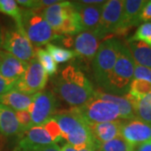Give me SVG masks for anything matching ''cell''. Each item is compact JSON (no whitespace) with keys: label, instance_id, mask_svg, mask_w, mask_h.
<instances>
[{"label":"cell","instance_id":"e0dca14e","mask_svg":"<svg viewBox=\"0 0 151 151\" xmlns=\"http://www.w3.org/2000/svg\"><path fill=\"white\" fill-rule=\"evenodd\" d=\"M32 102L33 95H28L14 89L0 95V104L9 107L15 112L29 111Z\"/></svg>","mask_w":151,"mask_h":151},{"label":"cell","instance_id":"9c48e42d","mask_svg":"<svg viewBox=\"0 0 151 151\" xmlns=\"http://www.w3.org/2000/svg\"><path fill=\"white\" fill-rule=\"evenodd\" d=\"M47 81L48 74L35 58L29 62L26 71L16 81L14 90L28 95H35L43 90Z\"/></svg>","mask_w":151,"mask_h":151},{"label":"cell","instance_id":"30bf717a","mask_svg":"<svg viewBox=\"0 0 151 151\" xmlns=\"http://www.w3.org/2000/svg\"><path fill=\"white\" fill-rule=\"evenodd\" d=\"M56 108V98L50 91H41L33 95V102L29 109L32 127L41 126L53 117Z\"/></svg>","mask_w":151,"mask_h":151},{"label":"cell","instance_id":"f1b7e54d","mask_svg":"<svg viewBox=\"0 0 151 151\" xmlns=\"http://www.w3.org/2000/svg\"><path fill=\"white\" fill-rule=\"evenodd\" d=\"M133 149L121 136H118L112 140L100 144V151H130Z\"/></svg>","mask_w":151,"mask_h":151},{"label":"cell","instance_id":"9a60e30c","mask_svg":"<svg viewBox=\"0 0 151 151\" xmlns=\"http://www.w3.org/2000/svg\"><path fill=\"white\" fill-rule=\"evenodd\" d=\"M99 39L92 31H82L74 40V51L77 57L86 61H92L99 48Z\"/></svg>","mask_w":151,"mask_h":151},{"label":"cell","instance_id":"277c9868","mask_svg":"<svg viewBox=\"0 0 151 151\" xmlns=\"http://www.w3.org/2000/svg\"><path fill=\"white\" fill-rule=\"evenodd\" d=\"M22 28L33 45L40 47L61 38L44 18L40 10L22 9Z\"/></svg>","mask_w":151,"mask_h":151},{"label":"cell","instance_id":"ba28073f","mask_svg":"<svg viewBox=\"0 0 151 151\" xmlns=\"http://www.w3.org/2000/svg\"><path fill=\"white\" fill-rule=\"evenodd\" d=\"M123 4L121 0H109L103 4L99 24L94 34L98 39L108 35L120 32L123 20Z\"/></svg>","mask_w":151,"mask_h":151},{"label":"cell","instance_id":"836d02e7","mask_svg":"<svg viewBox=\"0 0 151 151\" xmlns=\"http://www.w3.org/2000/svg\"><path fill=\"white\" fill-rule=\"evenodd\" d=\"M15 83H16V81L7 79L5 77H4L0 73V95L9 92L11 90H14Z\"/></svg>","mask_w":151,"mask_h":151},{"label":"cell","instance_id":"484cf974","mask_svg":"<svg viewBox=\"0 0 151 151\" xmlns=\"http://www.w3.org/2000/svg\"><path fill=\"white\" fill-rule=\"evenodd\" d=\"M45 47H46L45 50L53 57V59L56 63H64L77 56V55L74 50L60 47L52 43L47 44Z\"/></svg>","mask_w":151,"mask_h":151},{"label":"cell","instance_id":"d6986e66","mask_svg":"<svg viewBox=\"0 0 151 151\" xmlns=\"http://www.w3.org/2000/svg\"><path fill=\"white\" fill-rule=\"evenodd\" d=\"M121 123L122 121L116 120L113 122L92 124L89 127L95 139L99 144H103L120 136Z\"/></svg>","mask_w":151,"mask_h":151},{"label":"cell","instance_id":"44dd1931","mask_svg":"<svg viewBox=\"0 0 151 151\" xmlns=\"http://www.w3.org/2000/svg\"><path fill=\"white\" fill-rule=\"evenodd\" d=\"M20 140L29 145L38 146H45L55 144V142L49 134L44 126H36L32 127L27 131L24 132L20 135Z\"/></svg>","mask_w":151,"mask_h":151},{"label":"cell","instance_id":"8fae6325","mask_svg":"<svg viewBox=\"0 0 151 151\" xmlns=\"http://www.w3.org/2000/svg\"><path fill=\"white\" fill-rule=\"evenodd\" d=\"M120 136L134 148L151 140V126L137 119L124 120L121 123Z\"/></svg>","mask_w":151,"mask_h":151},{"label":"cell","instance_id":"8d00e7d4","mask_svg":"<svg viewBox=\"0 0 151 151\" xmlns=\"http://www.w3.org/2000/svg\"><path fill=\"white\" fill-rule=\"evenodd\" d=\"M134 151H151V140L145 142L134 147Z\"/></svg>","mask_w":151,"mask_h":151},{"label":"cell","instance_id":"d590c367","mask_svg":"<svg viewBox=\"0 0 151 151\" xmlns=\"http://www.w3.org/2000/svg\"><path fill=\"white\" fill-rule=\"evenodd\" d=\"M98 150L97 147L95 146H88L83 149H76L69 144H66L60 148V151H97Z\"/></svg>","mask_w":151,"mask_h":151},{"label":"cell","instance_id":"5b68a950","mask_svg":"<svg viewBox=\"0 0 151 151\" xmlns=\"http://www.w3.org/2000/svg\"><path fill=\"white\" fill-rule=\"evenodd\" d=\"M121 41L117 38H108L99 45L92 60L94 79L97 85L103 88L116 63Z\"/></svg>","mask_w":151,"mask_h":151},{"label":"cell","instance_id":"7a4b0ae2","mask_svg":"<svg viewBox=\"0 0 151 151\" xmlns=\"http://www.w3.org/2000/svg\"><path fill=\"white\" fill-rule=\"evenodd\" d=\"M57 122L62 138L76 149L95 146L99 150L100 144L92 135L89 125L72 109L52 117Z\"/></svg>","mask_w":151,"mask_h":151},{"label":"cell","instance_id":"4fadbf2b","mask_svg":"<svg viewBox=\"0 0 151 151\" xmlns=\"http://www.w3.org/2000/svg\"><path fill=\"white\" fill-rule=\"evenodd\" d=\"M80 18L83 31L94 32L99 24L103 4H85L81 1L72 2Z\"/></svg>","mask_w":151,"mask_h":151},{"label":"cell","instance_id":"3957f363","mask_svg":"<svg viewBox=\"0 0 151 151\" xmlns=\"http://www.w3.org/2000/svg\"><path fill=\"white\" fill-rule=\"evenodd\" d=\"M135 61L127 45L121 42L116 63L108 76L103 90L107 93L125 96L134 80Z\"/></svg>","mask_w":151,"mask_h":151},{"label":"cell","instance_id":"83f0119b","mask_svg":"<svg viewBox=\"0 0 151 151\" xmlns=\"http://www.w3.org/2000/svg\"><path fill=\"white\" fill-rule=\"evenodd\" d=\"M135 41L146 44L151 47V22L141 24L134 34L128 40V42Z\"/></svg>","mask_w":151,"mask_h":151},{"label":"cell","instance_id":"d4e9b609","mask_svg":"<svg viewBox=\"0 0 151 151\" xmlns=\"http://www.w3.org/2000/svg\"><path fill=\"white\" fill-rule=\"evenodd\" d=\"M151 93V84L140 79H134L130 84L127 96L134 100H140Z\"/></svg>","mask_w":151,"mask_h":151},{"label":"cell","instance_id":"6da1fadb","mask_svg":"<svg viewBox=\"0 0 151 151\" xmlns=\"http://www.w3.org/2000/svg\"><path fill=\"white\" fill-rule=\"evenodd\" d=\"M55 92L70 106L80 107L94 95V88L77 65H68L53 79Z\"/></svg>","mask_w":151,"mask_h":151},{"label":"cell","instance_id":"52a82bcc","mask_svg":"<svg viewBox=\"0 0 151 151\" xmlns=\"http://www.w3.org/2000/svg\"><path fill=\"white\" fill-rule=\"evenodd\" d=\"M2 48L15 57L26 62L35 59V50L24 32L18 28L8 29L3 36Z\"/></svg>","mask_w":151,"mask_h":151},{"label":"cell","instance_id":"cb8c5ba5","mask_svg":"<svg viewBox=\"0 0 151 151\" xmlns=\"http://www.w3.org/2000/svg\"><path fill=\"white\" fill-rule=\"evenodd\" d=\"M0 12L12 17L16 23V27L24 32L22 28V9L15 0H0Z\"/></svg>","mask_w":151,"mask_h":151},{"label":"cell","instance_id":"7c38bea8","mask_svg":"<svg viewBox=\"0 0 151 151\" xmlns=\"http://www.w3.org/2000/svg\"><path fill=\"white\" fill-rule=\"evenodd\" d=\"M73 9L74 5L72 2L60 1L58 4L45 8L40 12L55 32L60 35L65 19Z\"/></svg>","mask_w":151,"mask_h":151},{"label":"cell","instance_id":"5bb4252c","mask_svg":"<svg viewBox=\"0 0 151 151\" xmlns=\"http://www.w3.org/2000/svg\"><path fill=\"white\" fill-rule=\"evenodd\" d=\"M29 62L15 57L10 53L0 50V73L4 77L17 81L24 74Z\"/></svg>","mask_w":151,"mask_h":151},{"label":"cell","instance_id":"4dcf8cb0","mask_svg":"<svg viewBox=\"0 0 151 151\" xmlns=\"http://www.w3.org/2000/svg\"><path fill=\"white\" fill-rule=\"evenodd\" d=\"M42 126H44V128L48 131L50 134L51 135V137L53 138L55 144H57L58 142H60L63 139L59 125L53 118L50 119L45 123H44Z\"/></svg>","mask_w":151,"mask_h":151},{"label":"cell","instance_id":"ffe728a7","mask_svg":"<svg viewBox=\"0 0 151 151\" xmlns=\"http://www.w3.org/2000/svg\"><path fill=\"white\" fill-rule=\"evenodd\" d=\"M93 96L104 101L115 103L119 107V111H120V119H124V120H131V119H136L133 106L129 101V99L125 96H117V95L109 94V93L101 92V91H97V92L95 91Z\"/></svg>","mask_w":151,"mask_h":151},{"label":"cell","instance_id":"f546056e","mask_svg":"<svg viewBox=\"0 0 151 151\" xmlns=\"http://www.w3.org/2000/svg\"><path fill=\"white\" fill-rule=\"evenodd\" d=\"M14 151H60V147L57 144H52L49 145L38 146L29 145L19 141V145Z\"/></svg>","mask_w":151,"mask_h":151},{"label":"cell","instance_id":"74e56055","mask_svg":"<svg viewBox=\"0 0 151 151\" xmlns=\"http://www.w3.org/2000/svg\"><path fill=\"white\" fill-rule=\"evenodd\" d=\"M2 43H3V35H2V32L0 30V47L2 46Z\"/></svg>","mask_w":151,"mask_h":151},{"label":"cell","instance_id":"d6a6232c","mask_svg":"<svg viewBox=\"0 0 151 151\" xmlns=\"http://www.w3.org/2000/svg\"><path fill=\"white\" fill-rule=\"evenodd\" d=\"M134 79L145 80L151 84V69L135 64Z\"/></svg>","mask_w":151,"mask_h":151},{"label":"cell","instance_id":"1f68e13d","mask_svg":"<svg viewBox=\"0 0 151 151\" xmlns=\"http://www.w3.org/2000/svg\"><path fill=\"white\" fill-rule=\"evenodd\" d=\"M16 117L20 126V129H21V134L24 132L32 128V121H31L30 113H29V111L16 112Z\"/></svg>","mask_w":151,"mask_h":151},{"label":"cell","instance_id":"8992f818","mask_svg":"<svg viewBox=\"0 0 151 151\" xmlns=\"http://www.w3.org/2000/svg\"><path fill=\"white\" fill-rule=\"evenodd\" d=\"M72 110L77 113L89 126L92 124L113 122L120 119L119 107L112 102L93 97L85 104Z\"/></svg>","mask_w":151,"mask_h":151},{"label":"cell","instance_id":"ac0fdd59","mask_svg":"<svg viewBox=\"0 0 151 151\" xmlns=\"http://www.w3.org/2000/svg\"><path fill=\"white\" fill-rule=\"evenodd\" d=\"M0 134L6 137L21 134L16 112L3 104H0Z\"/></svg>","mask_w":151,"mask_h":151},{"label":"cell","instance_id":"2e32d148","mask_svg":"<svg viewBox=\"0 0 151 151\" xmlns=\"http://www.w3.org/2000/svg\"><path fill=\"white\" fill-rule=\"evenodd\" d=\"M146 1L144 0H125L123 4V20L120 33L128 31L130 28L140 24L139 15Z\"/></svg>","mask_w":151,"mask_h":151},{"label":"cell","instance_id":"603a6c76","mask_svg":"<svg viewBox=\"0 0 151 151\" xmlns=\"http://www.w3.org/2000/svg\"><path fill=\"white\" fill-rule=\"evenodd\" d=\"M125 97L129 99L134 111L136 119L151 126V93L140 100H134Z\"/></svg>","mask_w":151,"mask_h":151},{"label":"cell","instance_id":"f35d334b","mask_svg":"<svg viewBox=\"0 0 151 151\" xmlns=\"http://www.w3.org/2000/svg\"><path fill=\"white\" fill-rule=\"evenodd\" d=\"M130 151H134V148H133V149H132V150H131Z\"/></svg>","mask_w":151,"mask_h":151},{"label":"cell","instance_id":"e575fe53","mask_svg":"<svg viewBox=\"0 0 151 151\" xmlns=\"http://www.w3.org/2000/svg\"><path fill=\"white\" fill-rule=\"evenodd\" d=\"M139 20L143 23L151 22V0L146 1L145 4L144 5L141 10L139 15Z\"/></svg>","mask_w":151,"mask_h":151},{"label":"cell","instance_id":"4316f807","mask_svg":"<svg viewBox=\"0 0 151 151\" xmlns=\"http://www.w3.org/2000/svg\"><path fill=\"white\" fill-rule=\"evenodd\" d=\"M35 57L48 75L52 76L56 73L58 69L57 63L46 50L38 48L35 51Z\"/></svg>","mask_w":151,"mask_h":151},{"label":"cell","instance_id":"7402d4cb","mask_svg":"<svg viewBox=\"0 0 151 151\" xmlns=\"http://www.w3.org/2000/svg\"><path fill=\"white\" fill-rule=\"evenodd\" d=\"M128 47L135 63L151 69V47L146 44L135 41L128 42Z\"/></svg>","mask_w":151,"mask_h":151}]
</instances>
